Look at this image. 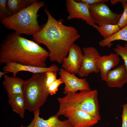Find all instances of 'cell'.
I'll list each match as a JSON object with an SVG mask.
<instances>
[{
	"label": "cell",
	"mask_w": 127,
	"mask_h": 127,
	"mask_svg": "<svg viewBox=\"0 0 127 127\" xmlns=\"http://www.w3.org/2000/svg\"><path fill=\"white\" fill-rule=\"evenodd\" d=\"M8 95V102L13 111L21 118H24L26 108L23 94H12Z\"/></svg>",
	"instance_id": "e0dca14e"
},
{
	"label": "cell",
	"mask_w": 127,
	"mask_h": 127,
	"mask_svg": "<svg viewBox=\"0 0 127 127\" xmlns=\"http://www.w3.org/2000/svg\"><path fill=\"white\" fill-rule=\"evenodd\" d=\"M117 40L127 42V25L110 37L101 40L99 42V44L100 47L110 48L112 45V43Z\"/></svg>",
	"instance_id": "ac0fdd59"
},
{
	"label": "cell",
	"mask_w": 127,
	"mask_h": 127,
	"mask_svg": "<svg viewBox=\"0 0 127 127\" xmlns=\"http://www.w3.org/2000/svg\"><path fill=\"white\" fill-rule=\"evenodd\" d=\"M90 13L95 24L99 26L117 24L123 12L118 14L113 12L105 3L90 5Z\"/></svg>",
	"instance_id": "8992f818"
},
{
	"label": "cell",
	"mask_w": 127,
	"mask_h": 127,
	"mask_svg": "<svg viewBox=\"0 0 127 127\" xmlns=\"http://www.w3.org/2000/svg\"><path fill=\"white\" fill-rule=\"evenodd\" d=\"M93 27L103 37V39L108 38L121 29L118 24H106L99 26L95 24Z\"/></svg>",
	"instance_id": "ffe728a7"
},
{
	"label": "cell",
	"mask_w": 127,
	"mask_h": 127,
	"mask_svg": "<svg viewBox=\"0 0 127 127\" xmlns=\"http://www.w3.org/2000/svg\"><path fill=\"white\" fill-rule=\"evenodd\" d=\"M98 93L96 89L70 92L63 97H59L58 111L67 109H79L86 112L96 119H101Z\"/></svg>",
	"instance_id": "277c9868"
},
{
	"label": "cell",
	"mask_w": 127,
	"mask_h": 127,
	"mask_svg": "<svg viewBox=\"0 0 127 127\" xmlns=\"http://www.w3.org/2000/svg\"><path fill=\"white\" fill-rule=\"evenodd\" d=\"M83 52L77 44H73L69 48L68 56L63 59L62 68L71 73L78 74L84 56Z\"/></svg>",
	"instance_id": "8fae6325"
},
{
	"label": "cell",
	"mask_w": 127,
	"mask_h": 127,
	"mask_svg": "<svg viewBox=\"0 0 127 127\" xmlns=\"http://www.w3.org/2000/svg\"><path fill=\"white\" fill-rule=\"evenodd\" d=\"M80 1L87 3L90 5L101 2L105 3L109 1L108 0H81Z\"/></svg>",
	"instance_id": "4316f807"
},
{
	"label": "cell",
	"mask_w": 127,
	"mask_h": 127,
	"mask_svg": "<svg viewBox=\"0 0 127 127\" xmlns=\"http://www.w3.org/2000/svg\"><path fill=\"white\" fill-rule=\"evenodd\" d=\"M119 56L115 53L98 56L96 60L97 67L100 73L101 79L105 81L108 72L118 65L120 61Z\"/></svg>",
	"instance_id": "5bb4252c"
},
{
	"label": "cell",
	"mask_w": 127,
	"mask_h": 127,
	"mask_svg": "<svg viewBox=\"0 0 127 127\" xmlns=\"http://www.w3.org/2000/svg\"><path fill=\"white\" fill-rule=\"evenodd\" d=\"M49 53L36 43L14 32L8 35L0 45V64L9 62L46 67Z\"/></svg>",
	"instance_id": "7a4b0ae2"
},
{
	"label": "cell",
	"mask_w": 127,
	"mask_h": 127,
	"mask_svg": "<svg viewBox=\"0 0 127 127\" xmlns=\"http://www.w3.org/2000/svg\"><path fill=\"white\" fill-rule=\"evenodd\" d=\"M113 50L115 53L120 56L123 60L125 66L127 74V44L125 43L124 46L119 44H117L113 48Z\"/></svg>",
	"instance_id": "44dd1931"
},
{
	"label": "cell",
	"mask_w": 127,
	"mask_h": 127,
	"mask_svg": "<svg viewBox=\"0 0 127 127\" xmlns=\"http://www.w3.org/2000/svg\"><path fill=\"white\" fill-rule=\"evenodd\" d=\"M34 124V121L33 119L32 120L30 124L28 126L26 127L24 126H21L20 127H33Z\"/></svg>",
	"instance_id": "f1b7e54d"
},
{
	"label": "cell",
	"mask_w": 127,
	"mask_h": 127,
	"mask_svg": "<svg viewBox=\"0 0 127 127\" xmlns=\"http://www.w3.org/2000/svg\"><path fill=\"white\" fill-rule=\"evenodd\" d=\"M110 87L122 88L127 83L126 68L124 64L120 65L107 73L105 81Z\"/></svg>",
	"instance_id": "4fadbf2b"
},
{
	"label": "cell",
	"mask_w": 127,
	"mask_h": 127,
	"mask_svg": "<svg viewBox=\"0 0 127 127\" xmlns=\"http://www.w3.org/2000/svg\"><path fill=\"white\" fill-rule=\"evenodd\" d=\"M59 74L65 84L63 92L68 93L76 92L78 91L91 90L89 84L86 78H79L75 74L69 72L62 68L60 69Z\"/></svg>",
	"instance_id": "9c48e42d"
},
{
	"label": "cell",
	"mask_w": 127,
	"mask_h": 127,
	"mask_svg": "<svg viewBox=\"0 0 127 127\" xmlns=\"http://www.w3.org/2000/svg\"><path fill=\"white\" fill-rule=\"evenodd\" d=\"M9 73L8 72L1 71H0V79H1V77L3 75H4L5 74Z\"/></svg>",
	"instance_id": "f546056e"
},
{
	"label": "cell",
	"mask_w": 127,
	"mask_h": 127,
	"mask_svg": "<svg viewBox=\"0 0 127 127\" xmlns=\"http://www.w3.org/2000/svg\"><path fill=\"white\" fill-rule=\"evenodd\" d=\"M44 5V1L36 0L28 7L2 20V24L6 28L21 35L33 36L42 29L38 20L37 13Z\"/></svg>",
	"instance_id": "3957f363"
},
{
	"label": "cell",
	"mask_w": 127,
	"mask_h": 127,
	"mask_svg": "<svg viewBox=\"0 0 127 127\" xmlns=\"http://www.w3.org/2000/svg\"><path fill=\"white\" fill-rule=\"evenodd\" d=\"M36 0H8L7 7L12 15L29 7Z\"/></svg>",
	"instance_id": "d6986e66"
},
{
	"label": "cell",
	"mask_w": 127,
	"mask_h": 127,
	"mask_svg": "<svg viewBox=\"0 0 127 127\" xmlns=\"http://www.w3.org/2000/svg\"><path fill=\"white\" fill-rule=\"evenodd\" d=\"M44 12L47 16V22L40 31L32 36L33 39L36 43L43 44L47 47L51 61L61 64L68 54L71 45L80 36L75 28L64 25L62 20L55 19L47 8Z\"/></svg>",
	"instance_id": "6da1fadb"
},
{
	"label": "cell",
	"mask_w": 127,
	"mask_h": 127,
	"mask_svg": "<svg viewBox=\"0 0 127 127\" xmlns=\"http://www.w3.org/2000/svg\"><path fill=\"white\" fill-rule=\"evenodd\" d=\"M127 0H110L111 3L113 5H114L116 4L119 2L122 3L125 2Z\"/></svg>",
	"instance_id": "83f0119b"
},
{
	"label": "cell",
	"mask_w": 127,
	"mask_h": 127,
	"mask_svg": "<svg viewBox=\"0 0 127 127\" xmlns=\"http://www.w3.org/2000/svg\"><path fill=\"white\" fill-rule=\"evenodd\" d=\"M84 56L79 70L78 74L81 77L88 76L91 73H98L99 71L96 64L97 58L100 56L97 50L92 46L83 48Z\"/></svg>",
	"instance_id": "30bf717a"
},
{
	"label": "cell",
	"mask_w": 127,
	"mask_h": 127,
	"mask_svg": "<svg viewBox=\"0 0 127 127\" xmlns=\"http://www.w3.org/2000/svg\"><path fill=\"white\" fill-rule=\"evenodd\" d=\"M59 70L58 67L55 64L52 65L48 67H41L22 65L12 62L6 63L2 69L3 71L12 73L13 76H16L17 73L20 71H27L36 74L45 73L48 71L57 72Z\"/></svg>",
	"instance_id": "7c38bea8"
},
{
	"label": "cell",
	"mask_w": 127,
	"mask_h": 127,
	"mask_svg": "<svg viewBox=\"0 0 127 127\" xmlns=\"http://www.w3.org/2000/svg\"><path fill=\"white\" fill-rule=\"evenodd\" d=\"M3 85L8 95L12 94H23V86L25 80L16 76L11 77L7 74L4 76Z\"/></svg>",
	"instance_id": "2e32d148"
},
{
	"label": "cell",
	"mask_w": 127,
	"mask_h": 127,
	"mask_svg": "<svg viewBox=\"0 0 127 127\" xmlns=\"http://www.w3.org/2000/svg\"><path fill=\"white\" fill-rule=\"evenodd\" d=\"M57 72L48 71L45 73V83L47 87L56 80L57 78Z\"/></svg>",
	"instance_id": "d4e9b609"
},
{
	"label": "cell",
	"mask_w": 127,
	"mask_h": 127,
	"mask_svg": "<svg viewBox=\"0 0 127 127\" xmlns=\"http://www.w3.org/2000/svg\"><path fill=\"white\" fill-rule=\"evenodd\" d=\"M40 108L34 111L33 127H73L68 119L61 120L57 114L45 120L39 116Z\"/></svg>",
	"instance_id": "9a60e30c"
},
{
	"label": "cell",
	"mask_w": 127,
	"mask_h": 127,
	"mask_svg": "<svg viewBox=\"0 0 127 127\" xmlns=\"http://www.w3.org/2000/svg\"><path fill=\"white\" fill-rule=\"evenodd\" d=\"M122 124L121 127H127V103L123 105V111L121 115Z\"/></svg>",
	"instance_id": "484cf974"
},
{
	"label": "cell",
	"mask_w": 127,
	"mask_h": 127,
	"mask_svg": "<svg viewBox=\"0 0 127 127\" xmlns=\"http://www.w3.org/2000/svg\"><path fill=\"white\" fill-rule=\"evenodd\" d=\"M56 114L67 118L73 127H91L98 120L89 114L77 109H67L58 111Z\"/></svg>",
	"instance_id": "52a82bcc"
},
{
	"label": "cell",
	"mask_w": 127,
	"mask_h": 127,
	"mask_svg": "<svg viewBox=\"0 0 127 127\" xmlns=\"http://www.w3.org/2000/svg\"><path fill=\"white\" fill-rule=\"evenodd\" d=\"M63 83L60 78L57 79L47 87L48 93L49 95H52L56 94L58 91L59 86Z\"/></svg>",
	"instance_id": "cb8c5ba5"
},
{
	"label": "cell",
	"mask_w": 127,
	"mask_h": 127,
	"mask_svg": "<svg viewBox=\"0 0 127 127\" xmlns=\"http://www.w3.org/2000/svg\"><path fill=\"white\" fill-rule=\"evenodd\" d=\"M122 5L123 11L117 24L121 29L127 25V0L122 3Z\"/></svg>",
	"instance_id": "603a6c76"
},
{
	"label": "cell",
	"mask_w": 127,
	"mask_h": 127,
	"mask_svg": "<svg viewBox=\"0 0 127 127\" xmlns=\"http://www.w3.org/2000/svg\"><path fill=\"white\" fill-rule=\"evenodd\" d=\"M7 0H0V19L2 20L12 15L7 6Z\"/></svg>",
	"instance_id": "7402d4cb"
},
{
	"label": "cell",
	"mask_w": 127,
	"mask_h": 127,
	"mask_svg": "<svg viewBox=\"0 0 127 127\" xmlns=\"http://www.w3.org/2000/svg\"><path fill=\"white\" fill-rule=\"evenodd\" d=\"M66 5L69 14L68 20L81 19L90 26H93L95 24L90 13L89 4L80 0H67Z\"/></svg>",
	"instance_id": "ba28073f"
},
{
	"label": "cell",
	"mask_w": 127,
	"mask_h": 127,
	"mask_svg": "<svg viewBox=\"0 0 127 127\" xmlns=\"http://www.w3.org/2000/svg\"><path fill=\"white\" fill-rule=\"evenodd\" d=\"M45 73L33 74L25 80L23 86L26 109L34 111L42 106L49 95Z\"/></svg>",
	"instance_id": "5b68a950"
}]
</instances>
